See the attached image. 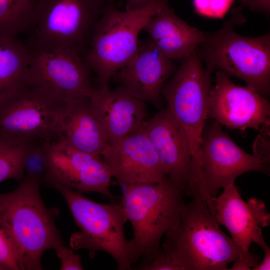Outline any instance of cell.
<instances>
[{"label":"cell","instance_id":"1","mask_svg":"<svg viewBox=\"0 0 270 270\" xmlns=\"http://www.w3.org/2000/svg\"><path fill=\"white\" fill-rule=\"evenodd\" d=\"M200 193L186 204L177 225L165 234L162 248L182 270H226L240 250L224 233Z\"/></svg>","mask_w":270,"mask_h":270},{"label":"cell","instance_id":"2","mask_svg":"<svg viewBox=\"0 0 270 270\" xmlns=\"http://www.w3.org/2000/svg\"><path fill=\"white\" fill-rule=\"evenodd\" d=\"M242 9L234 8L220 30L206 33L198 51L208 74L222 71L263 96L270 90V34L250 38L237 34L234 26L246 20Z\"/></svg>","mask_w":270,"mask_h":270},{"label":"cell","instance_id":"3","mask_svg":"<svg viewBox=\"0 0 270 270\" xmlns=\"http://www.w3.org/2000/svg\"><path fill=\"white\" fill-rule=\"evenodd\" d=\"M121 186V202L133 230L132 266L162 248L161 239L178 222L186 193L166 176L158 182Z\"/></svg>","mask_w":270,"mask_h":270},{"label":"cell","instance_id":"4","mask_svg":"<svg viewBox=\"0 0 270 270\" xmlns=\"http://www.w3.org/2000/svg\"><path fill=\"white\" fill-rule=\"evenodd\" d=\"M39 182L27 175L14 191L0 194V216L17 248L22 270H42L43 252L63 244L41 198Z\"/></svg>","mask_w":270,"mask_h":270},{"label":"cell","instance_id":"5","mask_svg":"<svg viewBox=\"0 0 270 270\" xmlns=\"http://www.w3.org/2000/svg\"><path fill=\"white\" fill-rule=\"evenodd\" d=\"M162 1L125 11L107 2L94 28L84 56L96 74L100 86H108L110 78L132 60L140 33L157 13Z\"/></svg>","mask_w":270,"mask_h":270},{"label":"cell","instance_id":"6","mask_svg":"<svg viewBox=\"0 0 270 270\" xmlns=\"http://www.w3.org/2000/svg\"><path fill=\"white\" fill-rule=\"evenodd\" d=\"M172 79L162 90L167 107L184 129L192 155L190 183H202L200 150L210 94L212 86L198 48L181 61Z\"/></svg>","mask_w":270,"mask_h":270},{"label":"cell","instance_id":"7","mask_svg":"<svg viewBox=\"0 0 270 270\" xmlns=\"http://www.w3.org/2000/svg\"><path fill=\"white\" fill-rule=\"evenodd\" d=\"M52 184L63 196L80 230L72 236L71 246L88 249L90 256L98 250L105 252L116 260L118 270H132L133 244L124 234L128 219L122 202L98 203L70 186Z\"/></svg>","mask_w":270,"mask_h":270},{"label":"cell","instance_id":"8","mask_svg":"<svg viewBox=\"0 0 270 270\" xmlns=\"http://www.w3.org/2000/svg\"><path fill=\"white\" fill-rule=\"evenodd\" d=\"M66 104L27 79L0 96V136L26 143L58 140Z\"/></svg>","mask_w":270,"mask_h":270},{"label":"cell","instance_id":"9","mask_svg":"<svg viewBox=\"0 0 270 270\" xmlns=\"http://www.w3.org/2000/svg\"><path fill=\"white\" fill-rule=\"evenodd\" d=\"M104 0H42L28 32L33 49H70L85 56Z\"/></svg>","mask_w":270,"mask_h":270},{"label":"cell","instance_id":"10","mask_svg":"<svg viewBox=\"0 0 270 270\" xmlns=\"http://www.w3.org/2000/svg\"><path fill=\"white\" fill-rule=\"evenodd\" d=\"M30 49L28 80L65 104L91 97L95 90L91 70L80 53L70 49Z\"/></svg>","mask_w":270,"mask_h":270},{"label":"cell","instance_id":"11","mask_svg":"<svg viewBox=\"0 0 270 270\" xmlns=\"http://www.w3.org/2000/svg\"><path fill=\"white\" fill-rule=\"evenodd\" d=\"M200 164L209 208L220 188L234 184L240 175L250 171L270 174V166L238 146L214 121L203 134Z\"/></svg>","mask_w":270,"mask_h":270},{"label":"cell","instance_id":"12","mask_svg":"<svg viewBox=\"0 0 270 270\" xmlns=\"http://www.w3.org/2000/svg\"><path fill=\"white\" fill-rule=\"evenodd\" d=\"M210 212L217 222L229 231L240 250L239 260L230 270H250L258 264L260 258L249 251L253 242L263 237L262 227L270 224V214L264 202L257 198L244 201L232 184L212 200Z\"/></svg>","mask_w":270,"mask_h":270},{"label":"cell","instance_id":"13","mask_svg":"<svg viewBox=\"0 0 270 270\" xmlns=\"http://www.w3.org/2000/svg\"><path fill=\"white\" fill-rule=\"evenodd\" d=\"M208 118L230 128L258 130L270 123V104L252 88L236 84L230 76L217 70L210 94Z\"/></svg>","mask_w":270,"mask_h":270},{"label":"cell","instance_id":"14","mask_svg":"<svg viewBox=\"0 0 270 270\" xmlns=\"http://www.w3.org/2000/svg\"><path fill=\"white\" fill-rule=\"evenodd\" d=\"M138 130L150 142L166 176L186 193L192 168L190 144L184 129L169 108L166 106L145 120Z\"/></svg>","mask_w":270,"mask_h":270},{"label":"cell","instance_id":"15","mask_svg":"<svg viewBox=\"0 0 270 270\" xmlns=\"http://www.w3.org/2000/svg\"><path fill=\"white\" fill-rule=\"evenodd\" d=\"M101 157L120 185L158 182L166 176L152 144L139 130L108 145Z\"/></svg>","mask_w":270,"mask_h":270},{"label":"cell","instance_id":"16","mask_svg":"<svg viewBox=\"0 0 270 270\" xmlns=\"http://www.w3.org/2000/svg\"><path fill=\"white\" fill-rule=\"evenodd\" d=\"M176 70L173 60L148 38L139 41L132 60L113 78L134 98L160 108L162 88Z\"/></svg>","mask_w":270,"mask_h":270},{"label":"cell","instance_id":"17","mask_svg":"<svg viewBox=\"0 0 270 270\" xmlns=\"http://www.w3.org/2000/svg\"><path fill=\"white\" fill-rule=\"evenodd\" d=\"M90 104L109 145L136 131L146 120L145 102L121 86L112 90L108 86L95 88Z\"/></svg>","mask_w":270,"mask_h":270},{"label":"cell","instance_id":"18","mask_svg":"<svg viewBox=\"0 0 270 270\" xmlns=\"http://www.w3.org/2000/svg\"><path fill=\"white\" fill-rule=\"evenodd\" d=\"M143 30L148 38L166 57L182 61L206 40V32L192 26L180 18L168 0H162L157 13Z\"/></svg>","mask_w":270,"mask_h":270},{"label":"cell","instance_id":"19","mask_svg":"<svg viewBox=\"0 0 270 270\" xmlns=\"http://www.w3.org/2000/svg\"><path fill=\"white\" fill-rule=\"evenodd\" d=\"M90 98L77 99L66 104L60 138L76 150L101 156L109 144L92 112Z\"/></svg>","mask_w":270,"mask_h":270},{"label":"cell","instance_id":"20","mask_svg":"<svg viewBox=\"0 0 270 270\" xmlns=\"http://www.w3.org/2000/svg\"><path fill=\"white\" fill-rule=\"evenodd\" d=\"M31 51L16 36H0V96L28 79Z\"/></svg>","mask_w":270,"mask_h":270},{"label":"cell","instance_id":"21","mask_svg":"<svg viewBox=\"0 0 270 270\" xmlns=\"http://www.w3.org/2000/svg\"><path fill=\"white\" fill-rule=\"evenodd\" d=\"M42 0H0V36L28 32Z\"/></svg>","mask_w":270,"mask_h":270},{"label":"cell","instance_id":"22","mask_svg":"<svg viewBox=\"0 0 270 270\" xmlns=\"http://www.w3.org/2000/svg\"><path fill=\"white\" fill-rule=\"evenodd\" d=\"M27 142L0 136V182L20 180L24 170Z\"/></svg>","mask_w":270,"mask_h":270},{"label":"cell","instance_id":"23","mask_svg":"<svg viewBox=\"0 0 270 270\" xmlns=\"http://www.w3.org/2000/svg\"><path fill=\"white\" fill-rule=\"evenodd\" d=\"M43 141L36 140L27 142L24 170L28 176L40 178L46 172V156L48 144ZM45 176V175H44Z\"/></svg>","mask_w":270,"mask_h":270},{"label":"cell","instance_id":"24","mask_svg":"<svg viewBox=\"0 0 270 270\" xmlns=\"http://www.w3.org/2000/svg\"><path fill=\"white\" fill-rule=\"evenodd\" d=\"M0 265L5 270H22L17 248L0 216Z\"/></svg>","mask_w":270,"mask_h":270},{"label":"cell","instance_id":"25","mask_svg":"<svg viewBox=\"0 0 270 270\" xmlns=\"http://www.w3.org/2000/svg\"><path fill=\"white\" fill-rule=\"evenodd\" d=\"M132 270H182L163 248L150 256L141 258Z\"/></svg>","mask_w":270,"mask_h":270},{"label":"cell","instance_id":"26","mask_svg":"<svg viewBox=\"0 0 270 270\" xmlns=\"http://www.w3.org/2000/svg\"><path fill=\"white\" fill-rule=\"evenodd\" d=\"M194 8L198 14L213 18H222L232 6L234 0H193Z\"/></svg>","mask_w":270,"mask_h":270},{"label":"cell","instance_id":"27","mask_svg":"<svg viewBox=\"0 0 270 270\" xmlns=\"http://www.w3.org/2000/svg\"><path fill=\"white\" fill-rule=\"evenodd\" d=\"M58 256L61 260V270H82L81 256L72 250L62 244L56 248Z\"/></svg>","mask_w":270,"mask_h":270},{"label":"cell","instance_id":"28","mask_svg":"<svg viewBox=\"0 0 270 270\" xmlns=\"http://www.w3.org/2000/svg\"><path fill=\"white\" fill-rule=\"evenodd\" d=\"M242 6L248 7L252 12H262L268 16L270 14V0H240Z\"/></svg>","mask_w":270,"mask_h":270},{"label":"cell","instance_id":"29","mask_svg":"<svg viewBox=\"0 0 270 270\" xmlns=\"http://www.w3.org/2000/svg\"><path fill=\"white\" fill-rule=\"evenodd\" d=\"M264 250V258L260 264L254 267L252 270H270V248L266 242L264 237L262 238L256 244Z\"/></svg>","mask_w":270,"mask_h":270},{"label":"cell","instance_id":"30","mask_svg":"<svg viewBox=\"0 0 270 270\" xmlns=\"http://www.w3.org/2000/svg\"><path fill=\"white\" fill-rule=\"evenodd\" d=\"M112 2L113 0H104ZM158 0H126V10H134L148 6Z\"/></svg>","mask_w":270,"mask_h":270},{"label":"cell","instance_id":"31","mask_svg":"<svg viewBox=\"0 0 270 270\" xmlns=\"http://www.w3.org/2000/svg\"><path fill=\"white\" fill-rule=\"evenodd\" d=\"M0 270H5L4 268L0 265Z\"/></svg>","mask_w":270,"mask_h":270}]
</instances>
